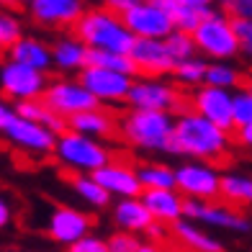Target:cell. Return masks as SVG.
I'll return each mask as SVG.
<instances>
[{
  "instance_id": "obj_22",
  "label": "cell",
  "mask_w": 252,
  "mask_h": 252,
  "mask_svg": "<svg viewBox=\"0 0 252 252\" xmlns=\"http://www.w3.org/2000/svg\"><path fill=\"white\" fill-rule=\"evenodd\" d=\"M139 198L155 221H162L170 226L183 216V196L175 188H144Z\"/></svg>"
},
{
  "instance_id": "obj_38",
  "label": "cell",
  "mask_w": 252,
  "mask_h": 252,
  "mask_svg": "<svg viewBox=\"0 0 252 252\" xmlns=\"http://www.w3.org/2000/svg\"><path fill=\"white\" fill-rule=\"evenodd\" d=\"M64 252H108V242L103 237L88 232V234H83L80 239H75V242L67 245Z\"/></svg>"
},
{
  "instance_id": "obj_34",
  "label": "cell",
  "mask_w": 252,
  "mask_h": 252,
  "mask_svg": "<svg viewBox=\"0 0 252 252\" xmlns=\"http://www.w3.org/2000/svg\"><path fill=\"white\" fill-rule=\"evenodd\" d=\"M24 36V21L13 8H0V49H8L16 39Z\"/></svg>"
},
{
  "instance_id": "obj_32",
  "label": "cell",
  "mask_w": 252,
  "mask_h": 252,
  "mask_svg": "<svg viewBox=\"0 0 252 252\" xmlns=\"http://www.w3.org/2000/svg\"><path fill=\"white\" fill-rule=\"evenodd\" d=\"M88 64L95 67H108V70H119L126 75H136V67L129 54L124 52H108V49H90L88 52Z\"/></svg>"
},
{
  "instance_id": "obj_33",
  "label": "cell",
  "mask_w": 252,
  "mask_h": 252,
  "mask_svg": "<svg viewBox=\"0 0 252 252\" xmlns=\"http://www.w3.org/2000/svg\"><path fill=\"white\" fill-rule=\"evenodd\" d=\"M162 41H165V49H167V54L173 57L175 62H180V60H188V57L198 54V52H196V41H193V33H188V31L173 29V31H170Z\"/></svg>"
},
{
  "instance_id": "obj_44",
  "label": "cell",
  "mask_w": 252,
  "mask_h": 252,
  "mask_svg": "<svg viewBox=\"0 0 252 252\" xmlns=\"http://www.w3.org/2000/svg\"><path fill=\"white\" fill-rule=\"evenodd\" d=\"M103 5L111 8V10H116V13H124L126 8L134 5V0H103Z\"/></svg>"
},
{
  "instance_id": "obj_8",
  "label": "cell",
  "mask_w": 252,
  "mask_h": 252,
  "mask_svg": "<svg viewBox=\"0 0 252 252\" xmlns=\"http://www.w3.org/2000/svg\"><path fill=\"white\" fill-rule=\"evenodd\" d=\"M219 188H221V173L214 167V162L188 159V162L175 167V190L183 198L216 201Z\"/></svg>"
},
{
  "instance_id": "obj_40",
  "label": "cell",
  "mask_w": 252,
  "mask_h": 252,
  "mask_svg": "<svg viewBox=\"0 0 252 252\" xmlns=\"http://www.w3.org/2000/svg\"><path fill=\"white\" fill-rule=\"evenodd\" d=\"M144 237L152 239V242H162V239L170 237V229H167V224H162V221H152L150 226H147Z\"/></svg>"
},
{
  "instance_id": "obj_5",
  "label": "cell",
  "mask_w": 252,
  "mask_h": 252,
  "mask_svg": "<svg viewBox=\"0 0 252 252\" xmlns=\"http://www.w3.org/2000/svg\"><path fill=\"white\" fill-rule=\"evenodd\" d=\"M193 41H196V52L206 60H234L239 54V41L232 26V16L214 8L193 29Z\"/></svg>"
},
{
  "instance_id": "obj_13",
  "label": "cell",
  "mask_w": 252,
  "mask_h": 252,
  "mask_svg": "<svg viewBox=\"0 0 252 252\" xmlns=\"http://www.w3.org/2000/svg\"><path fill=\"white\" fill-rule=\"evenodd\" d=\"M0 136H5L16 150L26 152L31 157H49L54 150V139H57V134L52 129H47V126H41L26 116H18V113L8 121L5 131Z\"/></svg>"
},
{
  "instance_id": "obj_41",
  "label": "cell",
  "mask_w": 252,
  "mask_h": 252,
  "mask_svg": "<svg viewBox=\"0 0 252 252\" xmlns=\"http://www.w3.org/2000/svg\"><path fill=\"white\" fill-rule=\"evenodd\" d=\"M13 214L16 211H13V206H10V201L5 196H0V232L13 224Z\"/></svg>"
},
{
  "instance_id": "obj_14",
  "label": "cell",
  "mask_w": 252,
  "mask_h": 252,
  "mask_svg": "<svg viewBox=\"0 0 252 252\" xmlns=\"http://www.w3.org/2000/svg\"><path fill=\"white\" fill-rule=\"evenodd\" d=\"M85 10V0H29L26 13L36 26L49 31H67Z\"/></svg>"
},
{
  "instance_id": "obj_24",
  "label": "cell",
  "mask_w": 252,
  "mask_h": 252,
  "mask_svg": "<svg viewBox=\"0 0 252 252\" xmlns=\"http://www.w3.org/2000/svg\"><path fill=\"white\" fill-rule=\"evenodd\" d=\"M67 129L95 136V139H111L116 134V119H113V113L106 106H93L67 119Z\"/></svg>"
},
{
  "instance_id": "obj_17",
  "label": "cell",
  "mask_w": 252,
  "mask_h": 252,
  "mask_svg": "<svg viewBox=\"0 0 252 252\" xmlns=\"http://www.w3.org/2000/svg\"><path fill=\"white\" fill-rule=\"evenodd\" d=\"M129 57L136 67V75H150V77H167L175 64V60L167 54L162 39L134 36Z\"/></svg>"
},
{
  "instance_id": "obj_36",
  "label": "cell",
  "mask_w": 252,
  "mask_h": 252,
  "mask_svg": "<svg viewBox=\"0 0 252 252\" xmlns=\"http://www.w3.org/2000/svg\"><path fill=\"white\" fill-rule=\"evenodd\" d=\"M232 26H234L237 41H239V54H245L247 60H252V18L232 16Z\"/></svg>"
},
{
  "instance_id": "obj_23",
  "label": "cell",
  "mask_w": 252,
  "mask_h": 252,
  "mask_svg": "<svg viewBox=\"0 0 252 252\" xmlns=\"http://www.w3.org/2000/svg\"><path fill=\"white\" fill-rule=\"evenodd\" d=\"M5 52H8L10 60H16L21 64H29L33 70H41V72L52 70V47H49V41H44L41 36L24 33V36L16 39Z\"/></svg>"
},
{
  "instance_id": "obj_25",
  "label": "cell",
  "mask_w": 252,
  "mask_h": 252,
  "mask_svg": "<svg viewBox=\"0 0 252 252\" xmlns=\"http://www.w3.org/2000/svg\"><path fill=\"white\" fill-rule=\"evenodd\" d=\"M13 111L18 113V116H26V119H31V121H36V124H41V126H47V129H52L54 134H60V131L67 129V119L60 116L57 111H52L41 98L16 100V103H13Z\"/></svg>"
},
{
  "instance_id": "obj_19",
  "label": "cell",
  "mask_w": 252,
  "mask_h": 252,
  "mask_svg": "<svg viewBox=\"0 0 252 252\" xmlns=\"http://www.w3.org/2000/svg\"><path fill=\"white\" fill-rule=\"evenodd\" d=\"M170 234H173L175 242L188 252H226L221 239H216L211 232H206L203 224L190 221L186 216H180L178 221L170 224Z\"/></svg>"
},
{
  "instance_id": "obj_15",
  "label": "cell",
  "mask_w": 252,
  "mask_h": 252,
  "mask_svg": "<svg viewBox=\"0 0 252 252\" xmlns=\"http://www.w3.org/2000/svg\"><path fill=\"white\" fill-rule=\"evenodd\" d=\"M190 108L201 113L203 119H209L224 131H234V121H232V90L226 88H216V85H198L193 88L190 95Z\"/></svg>"
},
{
  "instance_id": "obj_6",
  "label": "cell",
  "mask_w": 252,
  "mask_h": 252,
  "mask_svg": "<svg viewBox=\"0 0 252 252\" xmlns=\"http://www.w3.org/2000/svg\"><path fill=\"white\" fill-rule=\"evenodd\" d=\"M129 108L142 111H178L183 108V93L180 88L173 85L165 77H150V75H136L131 80L129 95H126Z\"/></svg>"
},
{
  "instance_id": "obj_26",
  "label": "cell",
  "mask_w": 252,
  "mask_h": 252,
  "mask_svg": "<svg viewBox=\"0 0 252 252\" xmlns=\"http://www.w3.org/2000/svg\"><path fill=\"white\" fill-rule=\"evenodd\" d=\"M70 186L75 190V196L85 206H90V209L103 211V209H108V206L113 203V198L108 196V190H103V186L90 173H70Z\"/></svg>"
},
{
  "instance_id": "obj_30",
  "label": "cell",
  "mask_w": 252,
  "mask_h": 252,
  "mask_svg": "<svg viewBox=\"0 0 252 252\" xmlns=\"http://www.w3.org/2000/svg\"><path fill=\"white\" fill-rule=\"evenodd\" d=\"M175 83L183 85V88H198L203 85V77H206V57H198L193 54L188 60H180L173 64V72Z\"/></svg>"
},
{
  "instance_id": "obj_39",
  "label": "cell",
  "mask_w": 252,
  "mask_h": 252,
  "mask_svg": "<svg viewBox=\"0 0 252 252\" xmlns=\"http://www.w3.org/2000/svg\"><path fill=\"white\" fill-rule=\"evenodd\" d=\"M229 16H239V18H252V0H232L226 5Z\"/></svg>"
},
{
  "instance_id": "obj_18",
  "label": "cell",
  "mask_w": 252,
  "mask_h": 252,
  "mask_svg": "<svg viewBox=\"0 0 252 252\" xmlns=\"http://www.w3.org/2000/svg\"><path fill=\"white\" fill-rule=\"evenodd\" d=\"M93 175L103 190H108L111 198H129V196H139L142 193V183L139 175H136V167L124 162V159H108L103 167H98Z\"/></svg>"
},
{
  "instance_id": "obj_1",
  "label": "cell",
  "mask_w": 252,
  "mask_h": 252,
  "mask_svg": "<svg viewBox=\"0 0 252 252\" xmlns=\"http://www.w3.org/2000/svg\"><path fill=\"white\" fill-rule=\"evenodd\" d=\"M232 131L219 129L209 119L193 108H186L175 116L173 124V155H183L188 159H206V162H216V159L226 157L229 147H232Z\"/></svg>"
},
{
  "instance_id": "obj_48",
  "label": "cell",
  "mask_w": 252,
  "mask_h": 252,
  "mask_svg": "<svg viewBox=\"0 0 252 252\" xmlns=\"http://www.w3.org/2000/svg\"><path fill=\"white\" fill-rule=\"evenodd\" d=\"M211 3H214V5H221V8H226L229 3H232V0H211Z\"/></svg>"
},
{
  "instance_id": "obj_49",
  "label": "cell",
  "mask_w": 252,
  "mask_h": 252,
  "mask_svg": "<svg viewBox=\"0 0 252 252\" xmlns=\"http://www.w3.org/2000/svg\"><path fill=\"white\" fill-rule=\"evenodd\" d=\"M0 252H18V250H10V247H0Z\"/></svg>"
},
{
  "instance_id": "obj_46",
  "label": "cell",
  "mask_w": 252,
  "mask_h": 252,
  "mask_svg": "<svg viewBox=\"0 0 252 252\" xmlns=\"http://www.w3.org/2000/svg\"><path fill=\"white\" fill-rule=\"evenodd\" d=\"M178 3H183V5H193V8H211V5H214L211 0H178Z\"/></svg>"
},
{
  "instance_id": "obj_21",
  "label": "cell",
  "mask_w": 252,
  "mask_h": 252,
  "mask_svg": "<svg viewBox=\"0 0 252 252\" xmlns=\"http://www.w3.org/2000/svg\"><path fill=\"white\" fill-rule=\"evenodd\" d=\"M108 209H111L113 226H116V229H124V232L144 234V232H147V226L155 221V219H152V214L147 211V206L142 203L139 196L116 198V203H111Z\"/></svg>"
},
{
  "instance_id": "obj_11",
  "label": "cell",
  "mask_w": 252,
  "mask_h": 252,
  "mask_svg": "<svg viewBox=\"0 0 252 252\" xmlns=\"http://www.w3.org/2000/svg\"><path fill=\"white\" fill-rule=\"evenodd\" d=\"M49 77L47 72L33 70L29 64H21L16 60L0 62V93L8 100H29V98H41Z\"/></svg>"
},
{
  "instance_id": "obj_45",
  "label": "cell",
  "mask_w": 252,
  "mask_h": 252,
  "mask_svg": "<svg viewBox=\"0 0 252 252\" xmlns=\"http://www.w3.org/2000/svg\"><path fill=\"white\" fill-rule=\"evenodd\" d=\"M136 252H162V247H159V242H152V239H144V242H139Z\"/></svg>"
},
{
  "instance_id": "obj_3",
  "label": "cell",
  "mask_w": 252,
  "mask_h": 252,
  "mask_svg": "<svg viewBox=\"0 0 252 252\" xmlns=\"http://www.w3.org/2000/svg\"><path fill=\"white\" fill-rule=\"evenodd\" d=\"M72 33L83 39L88 49H108V52H124L129 54L134 44V33L126 29L121 13L106 5L85 8L80 18L75 21Z\"/></svg>"
},
{
  "instance_id": "obj_12",
  "label": "cell",
  "mask_w": 252,
  "mask_h": 252,
  "mask_svg": "<svg viewBox=\"0 0 252 252\" xmlns=\"http://www.w3.org/2000/svg\"><path fill=\"white\" fill-rule=\"evenodd\" d=\"M41 100L64 119H70V116H75V113L85 111V108L100 106V103L93 98V93L80 83V77L49 80L47 88H44V93H41Z\"/></svg>"
},
{
  "instance_id": "obj_10",
  "label": "cell",
  "mask_w": 252,
  "mask_h": 252,
  "mask_svg": "<svg viewBox=\"0 0 252 252\" xmlns=\"http://www.w3.org/2000/svg\"><path fill=\"white\" fill-rule=\"evenodd\" d=\"M77 75H80V83L93 93V98L100 106H121V103H126L131 80L136 77V75H126V72L95 67V64H85Z\"/></svg>"
},
{
  "instance_id": "obj_28",
  "label": "cell",
  "mask_w": 252,
  "mask_h": 252,
  "mask_svg": "<svg viewBox=\"0 0 252 252\" xmlns=\"http://www.w3.org/2000/svg\"><path fill=\"white\" fill-rule=\"evenodd\" d=\"M206 85H216V88H226L234 90L242 85V72L232 64V60H209L206 62Z\"/></svg>"
},
{
  "instance_id": "obj_2",
  "label": "cell",
  "mask_w": 252,
  "mask_h": 252,
  "mask_svg": "<svg viewBox=\"0 0 252 252\" xmlns=\"http://www.w3.org/2000/svg\"><path fill=\"white\" fill-rule=\"evenodd\" d=\"M173 124L170 111L129 108L116 121V131L121 142L142 155H173Z\"/></svg>"
},
{
  "instance_id": "obj_29",
  "label": "cell",
  "mask_w": 252,
  "mask_h": 252,
  "mask_svg": "<svg viewBox=\"0 0 252 252\" xmlns=\"http://www.w3.org/2000/svg\"><path fill=\"white\" fill-rule=\"evenodd\" d=\"M142 190L144 188H175V167L165 162H142L136 167Z\"/></svg>"
},
{
  "instance_id": "obj_31",
  "label": "cell",
  "mask_w": 252,
  "mask_h": 252,
  "mask_svg": "<svg viewBox=\"0 0 252 252\" xmlns=\"http://www.w3.org/2000/svg\"><path fill=\"white\" fill-rule=\"evenodd\" d=\"M162 3L167 5L170 10V18H173V26L180 29V31H188L193 33V29H196L201 24V18L209 13L211 8H193V5H183L178 3V0H162Z\"/></svg>"
},
{
  "instance_id": "obj_37",
  "label": "cell",
  "mask_w": 252,
  "mask_h": 252,
  "mask_svg": "<svg viewBox=\"0 0 252 252\" xmlns=\"http://www.w3.org/2000/svg\"><path fill=\"white\" fill-rule=\"evenodd\" d=\"M108 252H136V247H139V234L134 232H124V229H116L108 239Z\"/></svg>"
},
{
  "instance_id": "obj_16",
  "label": "cell",
  "mask_w": 252,
  "mask_h": 252,
  "mask_svg": "<svg viewBox=\"0 0 252 252\" xmlns=\"http://www.w3.org/2000/svg\"><path fill=\"white\" fill-rule=\"evenodd\" d=\"M88 232H93V216L83 209H75V206H54L47 219V237L62 247Z\"/></svg>"
},
{
  "instance_id": "obj_9",
  "label": "cell",
  "mask_w": 252,
  "mask_h": 252,
  "mask_svg": "<svg viewBox=\"0 0 252 252\" xmlns=\"http://www.w3.org/2000/svg\"><path fill=\"white\" fill-rule=\"evenodd\" d=\"M124 24L134 36H147V39H165L173 31V18L162 0H134L131 8H126Z\"/></svg>"
},
{
  "instance_id": "obj_43",
  "label": "cell",
  "mask_w": 252,
  "mask_h": 252,
  "mask_svg": "<svg viewBox=\"0 0 252 252\" xmlns=\"http://www.w3.org/2000/svg\"><path fill=\"white\" fill-rule=\"evenodd\" d=\"M234 131H237V142H239V144L252 147V121L245 124V126H239V129H234Z\"/></svg>"
},
{
  "instance_id": "obj_7",
  "label": "cell",
  "mask_w": 252,
  "mask_h": 252,
  "mask_svg": "<svg viewBox=\"0 0 252 252\" xmlns=\"http://www.w3.org/2000/svg\"><path fill=\"white\" fill-rule=\"evenodd\" d=\"M183 216L190 221H198L211 229H226L237 234H250L252 232V219L237 211L232 203H219L216 201H201V198H183Z\"/></svg>"
},
{
  "instance_id": "obj_4",
  "label": "cell",
  "mask_w": 252,
  "mask_h": 252,
  "mask_svg": "<svg viewBox=\"0 0 252 252\" xmlns=\"http://www.w3.org/2000/svg\"><path fill=\"white\" fill-rule=\"evenodd\" d=\"M54 159L70 173H95L113 157V150L106 144V139L80 134L75 129H64L54 139Z\"/></svg>"
},
{
  "instance_id": "obj_47",
  "label": "cell",
  "mask_w": 252,
  "mask_h": 252,
  "mask_svg": "<svg viewBox=\"0 0 252 252\" xmlns=\"http://www.w3.org/2000/svg\"><path fill=\"white\" fill-rule=\"evenodd\" d=\"M0 5H3V8H26L29 5V0H0Z\"/></svg>"
},
{
  "instance_id": "obj_42",
  "label": "cell",
  "mask_w": 252,
  "mask_h": 252,
  "mask_svg": "<svg viewBox=\"0 0 252 252\" xmlns=\"http://www.w3.org/2000/svg\"><path fill=\"white\" fill-rule=\"evenodd\" d=\"M16 116V111H13V103H8L5 98H0V134L5 131V126L8 121Z\"/></svg>"
},
{
  "instance_id": "obj_27",
  "label": "cell",
  "mask_w": 252,
  "mask_h": 252,
  "mask_svg": "<svg viewBox=\"0 0 252 252\" xmlns=\"http://www.w3.org/2000/svg\"><path fill=\"white\" fill-rule=\"evenodd\" d=\"M219 198H224L232 206H250L252 209V178L239 175V173H226L221 175V188Z\"/></svg>"
},
{
  "instance_id": "obj_20",
  "label": "cell",
  "mask_w": 252,
  "mask_h": 252,
  "mask_svg": "<svg viewBox=\"0 0 252 252\" xmlns=\"http://www.w3.org/2000/svg\"><path fill=\"white\" fill-rule=\"evenodd\" d=\"M49 47H52V70H57V72L72 75V72H80L88 64L90 49L75 33H60Z\"/></svg>"
},
{
  "instance_id": "obj_35",
  "label": "cell",
  "mask_w": 252,
  "mask_h": 252,
  "mask_svg": "<svg viewBox=\"0 0 252 252\" xmlns=\"http://www.w3.org/2000/svg\"><path fill=\"white\" fill-rule=\"evenodd\" d=\"M232 121H234V129L252 121V88L232 90Z\"/></svg>"
}]
</instances>
